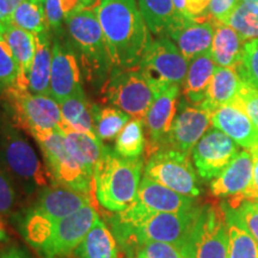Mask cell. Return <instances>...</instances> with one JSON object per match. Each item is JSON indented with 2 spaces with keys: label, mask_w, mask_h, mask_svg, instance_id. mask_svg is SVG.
<instances>
[{
  "label": "cell",
  "mask_w": 258,
  "mask_h": 258,
  "mask_svg": "<svg viewBox=\"0 0 258 258\" xmlns=\"http://www.w3.org/2000/svg\"><path fill=\"white\" fill-rule=\"evenodd\" d=\"M92 8L104 35L112 71L139 67L153 38L137 0H97Z\"/></svg>",
  "instance_id": "6da1fadb"
},
{
  "label": "cell",
  "mask_w": 258,
  "mask_h": 258,
  "mask_svg": "<svg viewBox=\"0 0 258 258\" xmlns=\"http://www.w3.org/2000/svg\"><path fill=\"white\" fill-rule=\"evenodd\" d=\"M200 207L178 213L153 212L134 202L110 218L111 232L128 256L147 241L177 244L182 246L198 218Z\"/></svg>",
  "instance_id": "7a4b0ae2"
},
{
  "label": "cell",
  "mask_w": 258,
  "mask_h": 258,
  "mask_svg": "<svg viewBox=\"0 0 258 258\" xmlns=\"http://www.w3.org/2000/svg\"><path fill=\"white\" fill-rule=\"evenodd\" d=\"M145 164L143 158H123L106 148L97 166L93 185L98 202L109 212L118 213L137 201Z\"/></svg>",
  "instance_id": "3957f363"
},
{
  "label": "cell",
  "mask_w": 258,
  "mask_h": 258,
  "mask_svg": "<svg viewBox=\"0 0 258 258\" xmlns=\"http://www.w3.org/2000/svg\"><path fill=\"white\" fill-rule=\"evenodd\" d=\"M89 205H92L91 194L59 185L46 186L37 202L17 218L18 228L29 245L36 247L51 226Z\"/></svg>",
  "instance_id": "277c9868"
},
{
  "label": "cell",
  "mask_w": 258,
  "mask_h": 258,
  "mask_svg": "<svg viewBox=\"0 0 258 258\" xmlns=\"http://www.w3.org/2000/svg\"><path fill=\"white\" fill-rule=\"evenodd\" d=\"M0 164L25 194H34L50 182L46 165L34 147L10 123L0 129Z\"/></svg>",
  "instance_id": "5b68a950"
},
{
  "label": "cell",
  "mask_w": 258,
  "mask_h": 258,
  "mask_svg": "<svg viewBox=\"0 0 258 258\" xmlns=\"http://www.w3.org/2000/svg\"><path fill=\"white\" fill-rule=\"evenodd\" d=\"M66 27L89 79L110 76V56L95 9L89 6L74 11L66 18Z\"/></svg>",
  "instance_id": "8992f818"
},
{
  "label": "cell",
  "mask_w": 258,
  "mask_h": 258,
  "mask_svg": "<svg viewBox=\"0 0 258 258\" xmlns=\"http://www.w3.org/2000/svg\"><path fill=\"white\" fill-rule=\"evenodd\" d=\"M164 89L150 79L140 67L112 71L103 86L104 98L132 118H141Z\"/></svg>",
  "instance_id": "52a82bcc"
},
{
  "label": "cell",
  "mask_w": 258,
  "mask_h": 258,
  "mask_svg": "<svg viewBox=\"0 0 258 258\" xmlns=\"http://www.w3.org/2000/svg\"><path fill=\"white\" fill-rule=\"evenodd\" d=\"M182 250L185 258H228V225L224 207H200Z\"/></svg>",
  "instance_id": "ba28073f"
},
{
  "label": "cell",
  "mask_w": 258,
  "mask_h": 258,
  "mask_svg": "<svg viewBox=\"0 0 258 258\" xmlns=\"http://www.w3.org/2000/svg\"><path fill=\"white\" fill-rule=\"evenodd\" d=\"M32 138L41 148L51 185L91 194L92 188H95L93 179L67 151L60 131L42 132L32 135Z\"/></svg>",
  "instance_id": "9c48e42d"
},
{
  "label": "cell",
  "mask_w": 258,
  "mask_h": 258,
  "mask_svg": "<svg viewBox=\"0 0 258 258\" xmlns=\"http://www.w3.org/2000/svg\"><path fill=\"white\" fill-rule=\"evenodd\" d=\"M14 121L18 128L35 135L42 132L60 131L59 102L51 96L35 95L29 89L14 86L5 93Z\"/></svg>",
  "instance_id": "30bf717a"
},
{
  "label": "cell",
  "mask_w": 258,
  "mask_h": 258,
  "mask_svg": "<svg viewBox=\"0 0 258 258\" xmlns=\"http://www.w3.org/2000/svg\"><path fill=\"white\" fill-rule=\"evenodd\" d=\"M144 176L190 198H198L201 194L190 156L173 148L163 147L148 156Z\"/></svg>",
  "instance_id": "8fae6325"
},
{
  "label": "cell",
  "mask_w": 258,
  "mask_h": 258,
  "mask_svg": "<svg viewBox=\"0 0 258 258\" xmlns=\"http://www.w3.org/2000/svg\"><path fill=\"white\" fill-rule=\"evenodd\" d=\"M98 218V213L92 205L83 207L51 226L35 249L43 258L69 257L82 243Z\"/></svg>",
  "instance_id": "7c38bea8"
},
{
  "label": "cell",
  "mask_w": 258,
  "mask_h": 258,
  "mask_svg": "<svg viewBox=\"0 0 258 258\" xmlns=\"http://www.w3.org/2000/svg\"><path fill=\"white\" fill-rule=\"evenodd\" d=\"M144 73L161 89L182 85L188 72L189 61L178 47L166 36L153 38L139 64Z\"/></svg>",
  "instance_id": "4fadbf2b"
},
{
  "label": "cell",
  "mask_w": 258,
  "mask_h": 258,
  "mask_svg": "<svg viewBox=\"0 0 258 258\" xmlns=\"http://www.w3.org/2000/svg\"><path fill=\"white\" fill-rule=\"evenodd\" d=\"M230 137L213 128L194 147L191 157L196 172L203 179H214L240 152Z\"/></svg>",
  "instance_id": "5bb4252c"
},
{
  "label": "cell",
  "mask_w": 258,
  "mask_h": 258,
  "mask_svg": "<svg viewBox=\"0 0 258 258\" xmlns=\"http://www.w3.org/2000/svg\"><path fill=\"white\" fill-rule=\"evenodd\" d=\"M84 92L77 55L69 42L54 36L51 43L50 93L61 103L77 93Z\"/></svg>",
  "instance_id": "9a60e30c"
},
{
  "label": "cell",
  "mask_w": 258,
  "mask_h": 258,
  "mask_svg": "<svg viewBox=\"0 0 258 258\" xmlns=\"http://www.w3.org/2000/svg\"><path fill=\"white\" fill-rule=\"evenodd\" d=\"M217 24L218 22L208 14L192 18L178 16L166 37L173 41L183 56L190 62L196 56L211 51Z\"/></svg>",
  "instance_id": "2e32d148"
},
{
  "label": "cell",
  "mask_w": 258,
  "mask_h": 258,
  "mask_svg": "<svg viewBox=\"0 0 258 258\" xmlns=\"http://www.w3.org/2000/svg\"><path fill=\"white\" fill-rule=\"evenodd\" d=\"M253 178V160L249 150L239 154L211 182V191L215 198H231L228 207L235 208L246 201Z\"/></svg>",
  "instance_id": "e0dca14e"
},
{
  "label": "cell",
  "mask_w": 258,
  "mask_h": 258,
  "mask_svg": "<svg viewBox=\"0 0 258 258\" xmlns=\"http://www.w3.org/2000/svg\"><path fill=\"white\" fill-rule=\"evenodd\" d=\"M179 96V85L164 89L144 117L146 128L147 156L165 147L167 135L177 115V99Z\"/></svg>",
  "instance_id": "ac0fdd59"
},
{
  "label": "cell",
  "mask_w": 258,
  "mask_h": 258,
  "mask_svg": "<svg viewBox=\"0 0 258 258\" xmlns=\"http://www.w3.org/2000/svg\"><path fill=\"white\" fill-rule=\"evenodd\" d=\"M212 125L211 112L200 105H186L176 115L165 147L190 156L194 147Z\"/></svg>",
  "instance_id": "d6986e66"
},
{
  "label": "cell",
  "mask_w": 258,
  "mask_h": 258,
  "mask_svg": "<svg viewBox=\"0 0 258 258\" xmlns=\"http://www.w3.org/2000/svg\"><path fill=\"white\" fill-rule=\"evenodd\" d=\"M211 120L213 127L221 131L245 150H250L258 143L257 127L235 99L213 111Z\"/></svg>",
  "instance_id": "ffe728a7"
},
{
  "label": "cell",
  "mask_w": 258,
  "mask_h": 258,
  "mask_svg": "<svg viewBox=\"0 0 258 258\" xmlns=\"http://www.w3.org/2000/svg\"><path fill=\"white\" fill-rule=\"evenodd\" d=\"M137 203L153 212L178 213L196 207L195 198L183 195L144 176L137 196Z\"/></svg>",
  "instance_id": "44dd1931"
},
{
  "label": "cell",
  "mask_w": 258,
  "mask_h": 258,
  "mask_svg": "<svg viewBox=\"0 0 258 258\" xmlns=\"http://www.w3.org/2000/svg\"><path fill=\"white\" fill-rule=\"evenodd\" d=\"M243 85L238 64L231 67H218L209 85L205 101L200 106L209 111L217 110L220 106L228 104L237 98Z\"/></svg>",
  "instance_id": "7402d4cb"
},
{
  "label": "cell",
  "mask_w": 258,
  "mask_h": 258,
  "mask_svg": "<svg viewBox=\"0 0 258 258\" xmlns=\"http://www.w3.org/2000/svg\"><path fill=\"white\" fill-rule=\"evenodd\" d=\"M60 104L61 133L77 132L97 137L95 127V105L90 104L85 93L80 92L64 99Z\"/></svg>",
  "instance_id": "603a6c76"
},
{
  "label": "cell",
  "mask_w": 258,
  "mask_h": 258,
  "mask_svg": "<svg viewBox=\"0 0 258 258\" xmlns=\"http://www.w3.org/2000/svg\"><path fill=\"white\" fill-rule=\"evenodd\" d=\"M3 35H4L16 63H17L18 80L16 86L28 89L29 73H30L32 61H34L37 49L36 35L23 30L14 24L6 25Z\"/></svg>",
  "instance_id": "cb8c5ba5"
},
{
  "label": "cell",
  "mask_w": 258,
  "mask_h": 258,
  "mask_svg": "<svg viewBox=\"0 0 258 258\" xmlns=\"http://www.w3.org/2000/svg\"><path fill=\"white\" fill-rule=\"evenodd\" d=\"M215 69L217 64L212 59L211 51L201 54L190 61L188 72L182 84L183 95L190 104L200 105L205 101Z\"/></svg>",
  "instance_id": "d4e9b609"
},
{
  "label": "cell",
  "mask_w": 258,
  "mask_h": 258,
  "mask_svg": "<svg viewBox=\"0 0 258 258\" xmlns=\"http://www.w3.org/2000/svg\"><path fill=\"white\" fill-rule=\"evenodd\" d=\"M62 135L67 151L93 179L97 166L108 147L102 144V140H99L98 137H91L77 132H66Z\"/></svg>",
  "instance_id": "484cf974"
},
{
  "label": "cell",
  "mask_w": 258,
  "mask_h": 258,
  "mask_svg": "<svg viewBox=\"0 0 258 258\" xmlns=\"http://www.w3.org/2000/svg\"><path fill=\"white\" fill-rule=\"evenodd\" d=\"M73 254L76 258H118L117 240L105 222L98 218Z\"/></svg>",
  "instance_id": "4316f807"
},
{
  "label": "cell",
  "mask_w": 258,
  "mask_h": 258,
  "mask_svg": "<svg viewBox=\"0 0 258 258\" xmlns=\"http://www.w3.org/2000/svg\"><path fill=\"white\" fill-rule=\"evenodd\" d=\"M245 42L239 34L228 24L215 25L211 55L218 67H231L240 62Z\"/></svg>",
  "instance_id": "83f0119b"
},
{
  "label": "cell",
  "mask_w": 258,
  "mask_h": 258,
  "mask_svg": "<svg viewBox=\"0 0 258 258\" xmlns=\"http://www.w3.org/2000/svg\"><path fill=\"white\" fill-rule=\"evenodd\" d=\"M51 31L36 36L37 49L32 61L28 78L29 91L35 95L51 96L50 72H51Z\"/></svg>",
  "instance_id": "f1b7e54d"
},
{
  "label": "cell",
  "mask_w": 258,
  "mask_h": 258,
  "mask_svg": "<svg viewBox=\"0 0 258 258\" xmlns=\"http://www.w3.org/2000/svg\"><path fill=\"white\" fill-rule=\"evenodd\" d=\"M141 15L148 29L156 36H166L176 22V14L172 0H137Z\"/></svg>",
  "instance_id": "f546056e"
},
{
  "label": "cell",
  "mask_w": 258,
  "mask_h": 258,
  "mask_svg": "<svg viewBox=\"0 0 258 258\" xmlns=\"http://www.w3.org/2000/svg\"><path fill=\"white\" fill-rule=\"evenodd\" d=\"M31 34L42 35L50 31L43 3L23 0L11 16V23Z\"/></svg>",
  "instance_id": "4dcf8cb0"
},
{
  "label": "cell",
  "mask_w": 258,
  "mask_h": 258,
  "mask_svg": "<svg viewBox=\"0 0 258 258\" xmlns=\"http://www.w3.org/2000/svg\"><path fill=\"white\" fill-rule=\"evenodd\" d=\"M146 148L145 123L141 118H132L121 133L117 135L115 143V152L123 158H140Z\"/></svg>",
  "instance_id": "1f68e13d"
},
{
  "label": "cell",
  "mask_w": 258,
  "mask_h": 258,
  "mask_svg": "<svg viewBox=\"0 0 258 258\" xmlns=\"http://www.w3.org/2000/svg\"><path fill=\"white\" fill-rule=\"evenodd\" d=\"M131 121V116L115 106L99 109L95 105L96 134L102 141H109L117 138L124 125Z\"/></svg>",
  "instance_id": "d6a6232c"
},
{
  "label": "cell",
  "mask_w": 258,
  "mask_h": 258,
  "mask_svg": "<svg viewBox=\"0 0 258 258\" xmlns=\"http://www.w3.org/2000/svg\"><path fill=\"white\" fill-rule=\"evenodd\" d=\"M228 25L234 29L245 42L258 38V5L240 0L232 14Z\"/></svg>",
  "instance_id": "836d02e7"
},
{
  "label": "cell",
  "mask_w": 258,
  "mask_h": 258,
  "mask_svg": "<svg viewBox=\"0 0 258 258\" xmlns=\"http://www.w3.org/2000/svg\"><path fill=\"white\" fill-rule=\"evenodd\" d=\"M227 219L228 258H258V243L233 219Z\"/></svg>",
  "instance_id": "e575fe53"
},
{
  "label": "cell",
  "mask_w": 258,
  "mask_h": 258,
  "mask_svg": "<svg viewBox=\"0 0 258 258\" xmlns=\"http://www.w3.org/2000/svg\"><path fill=\"white\" fill-rule=\"evenodd\" d=\"M43 5L50 31L57 37L62 35L66 18L77 10L83 9L80 0H44Z\"/></svg>",
  "instance_id": "d590c367"
},
{
  "label": "cell",
  "mask_w": 258,
  "mask_h": 258,
  "mask_svg": "<svg viewBox=\"0 0 258 258\" xmlns=\"http://www.w3.org/2000/svg\"><path fill=\"white\" fill-rule=\"evenodd\" d=\"M224 209L226 217L237 221L258 243V201L247 200L241 202L238 207L231 208L224 206Z\"/></svg>",
  "instance_id": "8d00e7d4"
},
{
  "label": "cell",
  "mask_w": 258,
  "mask_h": 258,
  "mask_svg": "<svg viewBox=\"0 0 258 258\" xmlns=\"http://www.w3.org/2000/svg\"><path fill=\"white\" fill-rule=\"evenodd\" d=\"M18 69L8 42L0 32V95L17 85Z\"/></svg>",
  "instance_id": "74e56055"
},
{
  "label": "cell",
  "mask_w": 258,
  "mask_h": 258,
  "mask_svg": "<svg viewBox=\"0 0 258 258\" xmlns=\"http://www.w3.org/2000/svg\"><path fill=\"white\" fill-rule=\"evenodd\" d=\"M238 69L243 82L258 89V38L245 43Z\"/></svg>",
  "instance_id": "f35d334b"
},
{
  "label": "cell",
  "mask_w": 258,
  "mask_h": 258,
  "mask_svg": "<svg viewBox=\"0 0 258 258\" xmlns=\"http://www.w3.org/2000/svg\"><path fill=\"white\" fill-rule=\"evenodd\" d=\"M133 258H185L182 246L177 244L147 241L135 249Z\"/></svg>",
  "instance_id": "ab89813d"
},
{
  "label": "cell",
  "mask_w": 258,
  "mask_h": 258,
  "mask_svg": "<svg viewBox=\"0 0 258 258\" xmlns=\"http://www.w3.org/2000/svg\"><path fill=\"white\" fill-rule=\"evenodd\" d=\"M18 186L0 164V214L9 215L17 207Z\"/></svg>",
  "instance_id": "60d3db41"
},
{
  "label": "cell",
  "mask_w": 258,
  "mask_h": 258,
  "mask_svg": "<svg viewBox=\"0 0 258 258\" xmlns=\"http://www.w3.org/2000/svg\"><path fill=\"white\" fill-rule=\"evenodd\" d=\"M235 101L239 103L258 129V89L243 82Z\"/></svg>",
  "instance_id": "b9f144b4"
},
{
  "label": "cell",
  "mask_w": 258,
  "mask_h": 258,
  "mask_svg": "<svg viewBox=\"0 0 258 258\" xmlns=\"http://www.w3.org/2000/svg\"><path fill=\"white\" fill-rule=\"evenodd\" d=\"M239 3L240 0H211L208 15L218 23L228 24L232 14Z\"/></svg>",
  "instance_id": "7bdbcfd3"
},
{
  "label": "cell",
  "mask_w": 258,
  "mask_h": 258,
  "mask_svg": "<svg viewBox=\"0 0 258 258\" xmlns=\"http://www.w3.org/2000/svg\"><path fill=\"white\" fill-rule=\"evenodd\" d=\"M211 0H185L184 17H201L208 14Z\"/></svg>",
  "instance_id": "ee69618b"
},
{
  "label": "cell",
  "mask_w": 258,
  "mask_h": 258,
  "mask_svg": "<svg viewBox=\"0 0 258 258\" xmlns=\"http://www.w3.org/2000/svg\"><path fill=\"white\" fill-rule=\"evenodd\" d=\"M249 151L251 152V156H252L253 160V178L250 192L249 195H247V200H256V201H258V146L254 145V146L251 147Z\"/></svg>",
  "instance_id": "f6af8a7d"
},
{
  "label": "cell",
  "mask_w": 258,
  "mask_h": 258,
  "mask_svg": "<svg viewBox=\"0 0 258 258\" xmlns=\"http://www.w3.org/2000/svg\"><path fill=\"white\" fill-rule=\"evenodd\" d=\"M22 2L23 0H0V14L6 25L11 23V16Z\"/></svg>",
  "instance_id": "bcb514c9"
},
{
  "label": "cell",
  "mask_w": 258,
  "mask_h": 258,
  "mask_svg": "<svg viewBox=\"0 0 258 258\" xmlns=\"http://www.w3.org/2000/svg\"><path fill=\"white\" fill-rule=\"evenodd\" d=\"M0 258H30L23 250L17 246L10 247L9 250L0 253Z\"/></svg>",
  "instance_id": "7dc6e473"
},
{
  "label": "cell",
  "mask_w": 258,
  "mask_h": 258,
  "mask_svg": "<svg viewBox=\"0 0 258 258\" xmlns=\"http://www.w3.org/2000/svg\"><path fill=\"white\" fill-rule=\"evenodd\" d=\"M173 5H175L176 14L178 16L184 17V9H185V0H172Z\"/></svg>",
  "instance_id": "c3c4849f"
},
{
  "label": "cell",
  "mask_w": 258,
  "mask_h": 258,
  "mask_svg": "<svg viewBox=\"0 0 258 258\" xmlns=\"http://www.w3.org/2000/svg\"><path fill=\"white\" fill-rule=\"evenodd\" d=\"M8 240V233H6L5 226L3 224V221L0 220V241Z\"/></svg>",
  "instance_id": "681fc988"
},
{
  "label": "cell",
  "mask_w": 258,
  "mask_h": 258,
  "mask_svg": "<svg viewBox=\"0 0 258 258\" xmlns=\"http://www.w3.org/2000/svg\"><path fill=\"white\" fill-rule=\"evenodd\" d=\"M96 2L97 0H80L83 8H89V6H92Z\"/></svg>",
  "instance_id": "f907efd6"
},
{
  "label": "cell",
  "mask_w": 258,
  "mask_h": 258,
  "mask_svg": "<svg viewBox=\"0 0 258 258\" xmlns=\"http://www.w3.org/2000/svg\"><path fill=\"white\" fill-rule=\"evenodd\" d=\"M5 28H6V24H5V22L3 21L2 14H0V32L4 31V30H5Z\"/></svg>",
  "instance_id": "816d5d0a"
},
{
  "label": "cell",
  "mask_w": 258,
  "mask_h": 258,
  "mask_svg": "<svg viewBox=\"0 0 258 258\" xmlns=\"http://www.w3.org/2000/svg\"><path fill=\"white\" fill-rule=\"evenodd\" d=\"M245 2H249V3H253V4L258 5V0H245Z\"/></svg>",
  "instance_id": "f5cc1de1"
},
{
  "label": "cell",
  "mask_w": 258,
  "mask_h": 258,
  "mask_svg": "<svg viewBox=\"0 0 258 258\" xmlns=\"http://www.w3.org/2000/svg\"><path fill=\"white\" fill-rule=\"evenodd\" d=\"M34 2H38V3H43L44 0H34Z\"/></svg>",
  "instance_id": "db71d44e"
},
{
  "label": "cell",
  "mask_w": 258,
  "mask_h": 258,
  "mask_svg": "<svg viewBox=\"0 0 258 258\" xmlns=\"http://www.w3.org/2000/svg\"><path fill=\"white\" fill-rule=\"evenodd\" d=\"M256 145H257V146H258V143H257V144H256Z\"/></svg>",
  "instance_id": "11a10c76"
}]
</instances>
